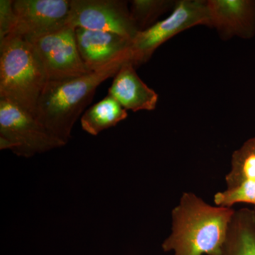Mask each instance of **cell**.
Segmentation results:
<instances>
[{"instance_id": "cell-1", "label": "cell", "mask_w": 255, "mask_h": 255, "mask_svg": "<svg viewBox=\"0 0 255 255\" xmlns=\"http://www.w3.org/2000/svg\"><path fill=\"white\" fill-rule=\"evenodd\" d=\"M236 210L213 206L191 191L172 209L171 233L162 244L173 255H221Z\"/></svg>"}, {"instance_id": "cell-2", "label": "cell", "mask_w": 255, "mask_h": 255, "mask_svg": "<svg viewBox=\"0 0 255 255\" xmlns=\"http://www.w3.org/2000/svg\"><path fill=\"white\" fill-rule=\"evenodd\" d=\"M127 62H130V58H121L78 78L48 81L37 105V120L66 145L75 122L91 102L97 87L115 76Z\"/></svg>"}, {"instance_id": "cell-3", "label": "cell", "mask_w": 255, "mask_h": 255, "mask_svg": "<svg viewBox=\"0 0 255 255\" xmlns=\"http://www.w3.org/2000/svg\"><path fill=\"white\" fill-rule=\"evenodd\" d=\"M48 81L29 41L14 35L0 41V99L36 117L37 105Z\"/></svg>"}, {"instance_id": "cell-4", "label": "cell", "mask_w": 255, "mask_h": 255, "mask_svg": "<svg viewBox=\"0 0 255 255\" xmlns=\"http://www.w3.org/2000/svg\"><path fill=\"white\" fill-rule=\"evenodd\" d=\"M63 146L34 116L0 99V150L28 158Z\"/></svg>"}, {"instance_id": "cell-5", "label": "cell", "mask_w": 255, "mask_h": 255, "mask_svg": "<svg viewBox=\"0 0 255 255\" xmlns=\"http://www.w3.org/2000/svg\"><path fill=\"white\" fill-rule=\"evenodd\" d=\"M207 1L180 0L176 1L172 12L162 21L139 31L130 44V63L135 68L148 61L157 48L166 41L189 28L209 26Z\"/></svg>"}, {"instance_id": "cell-6", "label": "cell", "mask_w": 255, "mask_h": 255, "mask_svg": "<svg viewBox=\"0 0 255 255\" xmlns=\"http://www.w3.org/2000/svg\"><path fill=\"white\" fill-rule=\"evenodd\" d=\"M27 41L36 50L48 81L68 80L91 73L79 53L75 28L66 26Z\"/></svg>"}, {"instance_id": "cell-7", "label": "cell", "mask_w": 255, "mask_h": 255, "mask_svg": "<svg viewBox=\"0 0 255 255\" xmlns=\"http://www.w3.org/2000/svg\"><path fill=\"white\" fill-rule=\"evenodd\" d=\"M68 26L117 33L133 39L139 30L122 0H70Z\"/></svg>"}, {"instance_id": "cell-8", "label": "cell", "mask_w": 255, "mask_h": 255, "mask_svg": "<svg viewBox=\"0 0 255 255\" xmlns=\"http://www.w3.org/2000/svg\"><path fill=\"white\" fill-rule=\"evenodd\" d=\"M12 33L28 40L68 26L70 0H15Z\"/></svg>"}, {"instance_id": "cell-9", "label": "cell", "mask_w": 255, "mask_h": 255, "mask_svg": "<svg viewBox=\"0 0 255 255\" xmlns=\"http://www.w3.org/2000/svg\"><path fill=\"white\" fill-rule=\"evenodd\" d=\"M79 53L90 72L121 58H129L131 40L112 32L75 28Z\"/></svg>"}, {"instance_id": "cell-10", "label": "cell", "mask_w": 255, "mask_h": 255, "mask_svg": "<svg viewBox=\"0 0 255 255\" xmlns=\"http://www.w3.org/2000/svg\"><path fill=\"white\" fill-rule=\"evenodd\" d=\"M209 26L224 39L253 38L255 34V0H209Z\"/></svg>"}, {"instance_id": "cell-11", "label": "cell", "mask_w": 255, "mask_h": 255, "mask_svg": "<svg viewBox=\"0 0 255 255\" xmlns=\"http://www.w3.org/2000/svg\"><path fill=\"white\" fill-rule=\"evenodd\" d=\"M225 181L233 202L255 207V137L233 152Z\"/></svg>"}, {"instance_id": "cell-12", "label": "cell", "mask_w": 255, "mask_h": 255, "mask_svg": "<svg viewBox=\"0 0 255 255\" xmlns=\"http://www.w3.org/2000/svg\"><path fill=\"white\" fill-rule=\"evenodd\" d=\"M130 62L122 65L114 76L109 94L126 110L152 111L157 107L158 95L142 81Z\"/></svg>"}, {"instance_id": "cell-13", "label": "cell", "mask_w": 255, "mask_h": 255, "mask_svg": "<svg viewBox=\"0 0 255 255\" xmlns=\"http://www.w3.org/2000/svg\"><path fill=\"white\" fill-rule=\"evenodd\" d=\"M221 255H255V210L235 211Z\"/></svg>"}, {"instance_id": "cell-14", "label": "cell", "mask_w": 255, "mask_h": 255, "mask_svg": "<svg viewBox=\"0 0 255 255\" xmlns=\"http://www.w3.org/2000/svg\"><path fill=\"white\" fill-rule=\"evenodd\" d=\"M128 117L127 110L114 97L108 95L90 107L81 117L82 128L87 133L97 135L115 127Z\"/></svg>"}, {"instance_id": "cell-15", "label": "cell", "mask_w": 255, "mask_h": 255, "mask_svg": "<svg viewBox=\"0 0 255 255\" xmlns=\"http://www.w3.org/2000/svg\"><path fill=\"white\" fill-rule=\"evenodd\" d=\"M130 11L139 31L155 24L156 20L174 7L176 1L171 0H133Z\"/></svg>"}, {"instance_id": "cell-16", "label": "cell", "mask_w": 255, "mask_h": 255, "mask_svg": "<svg viewBox=\"0 0 255 255\" xmlns=\"http://www.w3.org/2000/svg\"><path fill=\"white\" fill-rule=\"evenodd\" d=\"M12 0H0V41L9 36L16 23Z\"/></svg>"}]
</instances>
